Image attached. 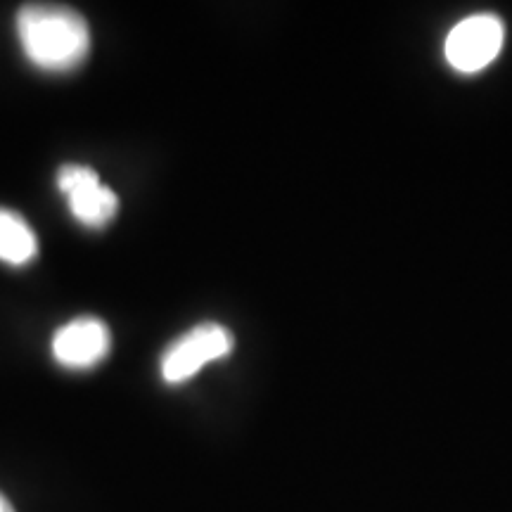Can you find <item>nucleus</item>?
<instances>
[{
	"instance_id": "nucleus-4",
	"label": "nucleus",
	"mask_w": 512,
	"mask_h": 512,
	"mask_svg": "<svg viewBox=\"0 0 512 512\" xmlns=\"http://www.w3.org/2000/svg\"><path fill=\"white\" fill-rule=\"evenodd\" d=\"M57 188L67 195L69 209L81 226L105 228L117 216V195L100 183L91 166L64 164L57 171Z\"/></svg>"
},
{
	"instance_id": "nucleus-1",
	"label": "nucleus",
	"mask_w": 512,
	"mask_h": 512,
	"mask_svg": "<svg viewBox=\"0 0 512 512\" xmlns=\"http://www.w3.org/2000/svg\"><path fill=\"white\" fill-rule=\"evenodd\" d=\"M17 36L27 60L43 72H72L91 53L88 22L64 5H24Z\"/></svg>"
},
{
	"instance_id": "nucleus-2",
	"label": "nucleus",
	"mask_w": 512,
	"mask_h": 512,
	"mask_svg": "<svg viewBox=\"0 0 512 512\" xmlns=\"http://www.w3.org/2000/svg\"><path fill=\"white\" fill-rule=\"evenodd\" d=\"M233 335L219 323H202L171 342L162 354V377L166 384H183L204 366L221 361L233 351Z\"/></svg>"
},
{
	"instance_id": "nucleus-6",
	"label": "nucleus",
	"mask_w": 512,
	"mask_h": 512,
	"mask_svg": "<svg viewBox=\"0 0 512 512\" xmlns=\"http://www.w3.org/2000/svg\"><path fill=\"white\" fill-rule=\"evenodd\" d=\"M36 233L22 216L0 209V261L10 266H27L36 259Z\"/></svg>"
},
{
	"instance_id": "nucleus-7",
	"label": "nucleus",
	"mask_w": 512,
	"mask_h": 512,
	"mask_svg": "<svg viewBox=\"0 0 512 512\" xmlns=\"http://www.w3.org/2000/svg\"><path fill=\"white\" fill-rule=\"evenodd\" d=\"M0 512H15V508H12V503L3 494H0Z\"/></svg>"
},
{
	"instance_id": "nucleus-3",
	"label": "nucleus",
	"mask_w": 512,
	"mask_h": 512,
	"mask_svg": "<svg viewBox=\"0 0 512 512\" xmlns=\"http://www.w3.org/2000/svg\"><path fill=\"white\" fill-rule=\"evenodd\" d=\"M503 48V24L496 15L479 12L463 19L446 38V60L465 74L482 72Z\"/></svg>"
},
{
	"instance_id": "nucleus-5",
	"label": "nucleus",
	"mask_w": 512,
	"mask_h": 512,
	"mask_svg": "<svg viewBox=\"0 0 512 512\" xmlns=\"http://www.w3.org/2000/svg\"><path fill=\"white\" fill-rule=\"evenodd\" d=\"M110 349V328L95 316L69 320L53 337V358L69 370L95 368L100 361H105Z\"/></svg>"
}]
</instances>
